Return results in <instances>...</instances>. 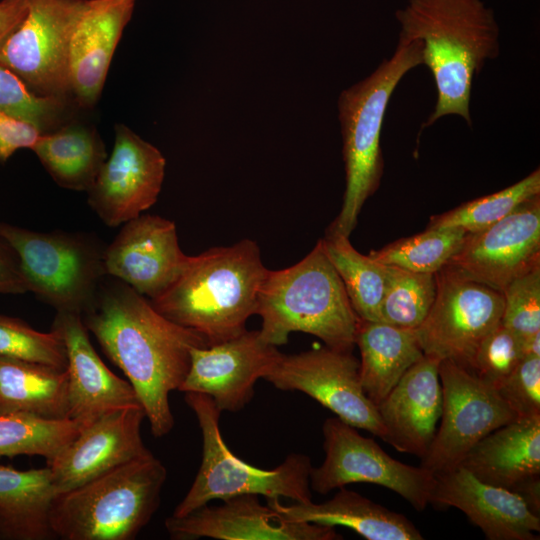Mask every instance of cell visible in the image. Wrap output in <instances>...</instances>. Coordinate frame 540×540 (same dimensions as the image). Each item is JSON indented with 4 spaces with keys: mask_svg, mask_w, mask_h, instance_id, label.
Returning <instances> with one entry per match:
<instances>
[{
    "mask_svg": "<svg viewBox=\"0 0 540 540\" xmlns=\"http://www.w3.org/2000/svg\"><path fill=\"white\" fill-rule=\"evenodd\" d=\"M82 321L105 355L135 390L155 437L174 426L169 394L184 381L194 347H207L198 332L160 314L128 284L106 275Z\"/></svg>",
    "mask_w": 540,
    "mask_h": 540,
    "instance_id": "6da1fadb",
    "label": "cell"
},
{
    "mask_svg": "<svg viewBox=\"0 0 540 540\" xmlns=\"http://www.w3.org/2000/svg\"><path fill=\"white\" fill-rule=\"evenodd\" d=\"M399 39L422 44V64L437 89L435 108L423 127L446 115L472 124L470 98L474 77L499 54V27L482 0H408L396 11Z\"/></svg>",
    "mask_w": 540,
    "mask_h": 540,
    "instance_id": "7a4b0ae2",
    "label": "cell"
},
{
    "mask_svg": "<svg viewBox=\"0 0 540 540\" xmlns=\"http://www.w3.org/2000/svg\"><path fill=\"white\" fill-rule=\"evenodd\" d=\"M267 270L257 243L245 238L188 256L176 279L149 301L164 317L198 332L210 346L247 330Z\"/></svg>",
    "mask_w": 540,
    "mask_h": 540,
    "instance_id": "3957f363",
    "label": "cell"
},
{
    "mask_svg": "<svg viewBox=\"0 0 540 540\" xmlns=\"http://www.w3.org/2000/svg\"><path fill=\"white\" fill-rule=\"evenodd\" d=\"M256 314L262 319L260 337L275 347L286 344L291 332L314 335L339 351L355 346L359 317L321 240L295 265L267 270Z\"/></svg>",
    "mask_w": 540,
    "mask_h": 540,
    "instance_id": "277c9868",
    "label": "cell"
},
{
    "mask_svg": "<svg viewBox=\"0 0 540 540\" xmlns=\"http://www.w3.org/2000/svg\"><path fill=\"white\" fill-rule=\"evenodd\" d=\"M422 64V44L399 39L394 54L338 99L346 187L338 216L326 234L349 237L365 201L378 189L384 162L380 146L389 100L404 75Z\"/></svg>",
    "mask_w": 540,
    "mask_h": 540,
    "instance_id": "5b68a950",
    "label": "cell"
},
{
    "mask_svg": "<svg viewBox=\"0 0 540 540\" xmlns=\"http://www.w3.org/2000/svg\"><path fill=\"white\" fill-rule=\"evenodd\" d=\"M167 470L152 453L57 493L49 522L64 540H132L160 503Z\"/></svg>",
    "mask_w": 540,
    "mask_h": 540,
    "instance_id": "8992f818",
    "label": "cell"
},
{
    "mask_svg": "<svg viewBox=\"0 0 540 540\" xmlns=\"http://www.w3.org/2000/svg\"><path fill=\"white\" fill-rule=\"evenodd\" d=\"M185 402L194 412L202 433V461L197 475L172 516L182 517L215 499L242 494L288 498L294 502L312 501L311 459L292 453L274 469L266 470L244 462L228 448L221 435V411L202 393L186 392Z\"/></svg>",
    "mask_w": 540,
    "mask_h": 540,
    "instance_id": "52a82bcc",
    "label": "cell"
},
{
    "mask_svg": "<svg viewBox=\"0 0 540 540\" xmlns=\"http://www.w3.org/2000/svg\"><path fill=\"white\" fill-rule=\"evenodd\" d=\"M16 252L29 291L56 312L82 314L106 276V245L84 232H38L0 223Z\"/></svg>",
    "mask_w": 540,
    "mask_h": 540,
    "instance_id": "ba28073f",
    "label": "cell"
},
{
    "mask_svg": "<svg viewBox=\"0 0 540 540\" xmlns=\"http://www.w3.org/2000/svg\"><path fill=\"white\" fill-rule=\"evenodd\" d=\"M322 432L325 458L311 469V490L327 494L351 483H372L397 493L417 511L430 504L436 483L433 473L392 458L336 416L324 421Z\"/></svg>",
    "mask_w": 540,
    "mask_h": 540,
    "instance_id": "9c48e42d",
    "label": "cell"
},
{
    "mask_svg": "<svg viewBox=\"0 0 540 540\" xmlns=\"http://www.w3.org/2000/svg\"><path fill=\"white\" fill-rule=\"evenodd\" d=\"M86 1L27 0L25 17L0 45V65L36 94L71 98L70 39Z\"/></svg>",
    "mask_w": 540,
    "mask_h": 540,
    "instance_id": "30bf717a",
    "label": "cell"
},
{
    "mask_svg": "<svg viewBox=\"0 0 540 540\" xmlns=\"http://www.w3.org/2000/svg\"><path fill=\"white\" fill-rule=\"evenodd\" d=\"M436 295L415 329L425 355L450 360L472 371L482 340L501 322L503 294L444 266L435 273Z\"/></svg>",
    "mask_w": 540,
    "mask_h": 540,
    "instance_id": "8fae6325",
    "label": "cell"
},
{
    "mask_svg": "<svg viewBox=\"0 0 540 540\" xmlns=\"http://www.w3.org/2000/svg\"><path fill=\"white\" fill-rule=\"evenodd\" d=\"M439 377L440 426L420 463L435 476L459 466L477 442L517 418L494 387L462 366L441 360Z\"/></svg>",
    "mask_w": 540,
    "mask_h": 540,
    "instance_id": "7c38bea8",
    "label": "cell"
},
{
    "mask_svg": "<svg viewBox=\"0 0 540 540\" xmlns=\"http://www.w3.org/2000/svg\"><path fill=\"white\" fill-rule=\"evenodd\" d=\"M263 378L277 389L307 394L344 422L383 440L385 430L377 407L362 389L359 360L352 352L326 346L281 353Z\"/></svg>",
    "mask_w": 540,
    "mask_h": 540,
    "instance_id": "4fadbf2b",
    "label": "cell"
},
{
    "mask_svg": "<svg viewBox=\"0 0 540 540\" xmlns=\"http://www.w3.org/2000/svg\"><path fill=\"white\" fill-rule=\"evenodd\" d=\"M445 266L500 292L540 268V195L490 227L468 233Z\"/></svg>",
    "mask_w": 540,
    "mask_h": 540,
    "instance_id": "5bb4252c",
    "label": "cell"
},
{
    "mask_svg": "<svg viewBox=\"0 0 540 540\" xmlns=\"http://www.w3.org/2000/svg\"><path fill=\"white\" fill-rule=\"evenodd\" d=\"M166 160L123 124L115 125L112 152L88 189V204L108 226L139 216L158 199Z\"/></svg>",
    "mask_w": 540,
    "mask_h": 540,
    "instance_id": "9a60e30c",
    "label": "cell"
},
{
    "mask_svg": "<svg viewBox=\"0 0 540 540\" xmlns=\"http://www.w3.org/2000/svg\"><path fill=\"white\" fill-rule=\"evenodd\" d=\"M144 418V409L135 404L107 412L82 428L47 462L56 494L150 454L141 437Z\"/></svg>",
    "mask_w": 540,
    "mask_h": 540,
    "instance_id": "2e32d148",
    "label": "cell"
},
{
    "mask_svg": "<svg viewBox=\"0 0 540 540\" xmlns=\"http://www.w3.org/2000/svg\"><path fill=\"white\" fill-rule=\"evenodd\" d=\"M280 354L277 347L262 340L259 330L194 347L188 373L178 390L205 394L221 412H237L252 399L255 383Z\"/></svg>",
    "mask_w": 540,
    "mask_h": 540,
    "instance_id": "e0dca14e",
    "label": "cell"
},
{
    "mask_svg": "<svg viewBox=\"0 0 540 540\" xmlns=\"http://www.w3.org/2000/svg\"><path fill=\"white\" fill-rule=\"evenodd\" d=\"M223 504H208L182 516H170L165 527L172 539L209 537L220 540H338L335 527L288 521L259 496L242 494L226 498Z\"/></svg>",
    "mask_w": 540,
    "mask_h": 540,
    "instance_id": "ac0fdd59",
    "label": "cell"
},
{
    "mask_svg": "<svg viewBox=\"0 0 540 540\" xmlns=\"http://www.w3.org/2000/svg\"><path fill=\"white\" fill-rule=\"evenodd\" d=\"M178 243L173 221L142 215L124 226L105 247L106 275L128 284L149 300L176 279L187 261Z\"/></svg>",
    "mask_w": 540,
    "mask_h": 540,
    "instance_id": "d6986e66",
    "label": "cell"
},
{
    "mask_svg": "<svg viewBox=\"0 0 540 540\" xmlns=\"http://www.w3.org/2000/svg\"><path fill=\"white\" fill-rule=\"evenodd\" d=\"M52 329L66 349L69 419L82 429L107 412L140 404L130 382L116 376L98 356L80 314L57 312Z\"/></svg>",
    "mask_w": 540,
    "mask_h": 540,
    "instance_id": "ffe728a7",
    "label": "cell"
},
{
    "mask_svg": "<svg viewBox=\"0 0 540 540\" xmlns=\"http://www.w3.org/2000/svg\"><path fill=\"white\" fill-rule=\"evenodd\" d=\"M430 504L454 507L488 540H536L540 517L515 492L479 480L457 466L436 476Z\"/></svg>",
    "mask_w": 540,
    "mask_h": 540,
    "instance_id": "44dd1931",
    "label": "cell"
},
{
    "mask_svg": "<svg viewBox=\"0 0 540 540\" xmlns=\"http://www.w3.org/2000/svg\"><path fill=\"white\" fill-rule=\"evenodd\" d=\"M440 359L423 355L377 405L383 440L420 459L427 453L442 412Z\"/></svg>",
    "mask_w": 540,
    "mask_h": 540,
    "instance_id": "7402d4cb",
    "label": "cell"
},
{
    "mask_svg": "<svg viewBox=\"0 0 540 540\" xmlns=\"http://www.w3.org/2000/svg\"><path fill=\"white\" fill-rule=\"evenodd\" d=\"M136 0H87L69 47L70 95L91 108L101 96L109 67Z\"/></svg>",
    "mask_w": 540,
    "mask_h": 540,
    "instance_id": "603a6c76",
    "label": "cell"
},
{
    "mask_svg": "<svg viewBox=\"0 0 540 540\" xmlns=\"http://www.w3.org/2000/svg\"><path fill=\"white\" fill-rule=\"evenodd\" d=\"M267 504L288 521L308 522L331 527L343 526L367 540H423L418 528L403 514L346 489L322 503L294 502L284 505L278 498Z\"/></svg>",
    "mask_w": 540,
    "mask_h": 540,
    "instance_id": "cb8c5ba5",
    "label": "cell"
},
{
    "mask_svg": "<svg viewBox=\"0 0 540 540\" xmlns=\"http://www.w3.org/2000/svg\"><path fill=\"white\" fill-rule=\"evenodd\" d=\"M479 480L512 490L540 475V415L518 417L477 442L460 465Z\"/></svg>",
    "mask_w": 540,
    "mask_h": 540,
    "instance_id": "d4e9b609",
    "label": "cell"
},
{
    "mask_svg": "<svg viewBox=\"0 0 540 540\" xmlns=\"http://www.w3.org/2000/svg\"><path fill=\"white\" fill-rule=\"evenodd\" d=\"M355 345L362 389L376 407L424 355L415 330L360 318Z\"/></svg>",
    "mask_w": 540,
    "mask_h": 540,
    "instance_id": "484cf974",
    "label": "cell"
},
{
    "mask_svg": "<svg viewBox=\"0 0 540 540\" xmlns=\"http://www.w3.org/2000/svg\"><path fill=\"white\" fill-rule=\"evenodd\" d=\"M55 495L48 466L30 470L0 466V536L15 540L55 538L49 522Z\"/></svg>",
    "mask_w": 540,
    "mask_h": 540,
    "instance_id": "4316f807",
    "label": "cell"
},
{
    "mask_svg": "<svg viewBox=\"0 0 540 540\" xmlns=\"http://www.w3.org/2000/svg\"><path fill=\"white\" fill-rule=\"evenodd\" d=\"M68 411L66 369L0 357V415L25 413L69 419Z\"/></svg>",
    "mask_w": 540,
    "mask_h": 540,
    "instance_id": "83f0119b",
    "label": "cell"
},
{
    "mask_svg": "<svg viewBox=\"0 0 540 540\" xmlns=\"http://www.w3.org/2000/svg\"><path fill=\"white\" fill-rule=\"evenodd\" d=\"M31 150L59 186L76 191H88L107 159L97 131L73 120L41 134Z\"/></svg>",
    "mask_w": 540,
    "mask_h": 540,
    "instance_id": "f1b7e54d",
    "label": "cell"
},
{
    "mask_svg": "<svg viewBox=\"0 0 540 540\" xmlns=\"http://www.w3.org/2000/svg\"><path fill=\"white\" fill-rule=\"evenodd\" d=\"M320 240L357 316L362 320L379 321L388 266L358 252L349 237L326 234Z\"/></svg>",
    "mask_w": 540,
    "mask_h": 540,
    "instance_id": "f546056e",
    "label": "cell"
},
{
    "mask_svg": "<svg viewBox=\"0 0 540 540\" xmlns=\"http://www.w3.org/2000/svg\"><path fill=\"white\" fill-rule=\"evenodd\" d=\"M80 430L71 419H44L25 413L0 415V458L38 455L48 462Z\"/></svg>",
    "mask_w": 540,
    "mask_h": 540,
    "instance_id": "4dcf8cb0",
    "label": "cell"
},
{
    "mask_svg": "<svg viewBox=\"0 0 540 540\" xmlns=\"http://www.w3.org/2000/svg\"><path fill=\"white\" fill-rule=\"evenodd\" d=\"M540 195L537 168L522 180L490 195L465 202L442 214L430 217L427 228H461L474 233L508 216L522 203Z\"/></svg>",
    "mask_w": 540,
    "mask_h": 540,
    "instance_id": "1f68e13d",
    "label": "cell"
},
{
    "mask_svg": "<svg viewBox=\"0 0 540 540\" xmlns=\"http://www.w3.org/2000/svg\"><path fill=\"white\" fill-rule=\"evenodd\" d=\"M467 234L461 228H426L419 234L372 250L368 255L385 265L435 274L456 253Z\"/></svg>",
    "mask_w": 540,
    "mask_h": 540,
    "instance_id": "d6a6232c",
    "label": "cell"
},
{
    "mask_svg": "<svg viewBox=\"0 0 540 540\" xmlns=\"http://www.w3.org/2000/svg\"><path fill=\"white\" fill-rule=\"evenodd\" d=\"M387 266V285L380 307L379 321L415 330L424 321L434 302L435 274Z\"/></svg>",
    "mask_w": 540,
    "mask_h": 540,
    "instance_id": "836d02e7",
    "label": "cell"
},
{
    "mask_svg": "<svg viewBox=\"0 0 540 540\" xmlns=\"http://www.w3.org/2000/svg\"><path fill=\"white\" fill-rule=\"evenodd\" d=\"M76 106L68 97L32 92L17 75L0 65V112L34 125L43 134L72 120Z\"/></svg>",
    "mask_w": 540,
    "mask_h": 540,
    "instance_id": "e575fe53",
    "label": "cell"
},
{
    "mask_svg": "<svg viewBox=\"0 0 540 540\" xmlns=\"http://www.w3.org/2000/svg\"><path fill=\"white\" fill-rule=\"evenodd\" d=\"M0 357L67 368L65 345L56 330L40 332L4 315H0Z\"/></svg>",
    "mask_w": 540,
    "mask_h": 540,
    "instance_id": "d590c367",
    "label": "cell"
},
{
    "mask_svg": "<svg viewBox=\"0 0 540 540\" xmlns=\"http://www.w3.org/2000/svg\"><path fill=\"white\" fill-rule=\"evenodd\" d=\"M523 358L522 339L500 322L480 343L471 372L497 389Z\"/></svg>",
    "mask_w": 540,
    "mask_h": 540,
    "instance_id": "8d00e7d4",
    "label": "cell"
},
{
    "mask_svg": "<svg viewBox=\"0 0 540 540\" xmlns=\"http://www.w3.org/2000/svg\"><path fill=\"white\" fill-rule=\"evenodd\" d=\"M501 323L521 339L540 332V268L513 280L502 292Z\"/></svg>",
    "mask_w": 540,
    "mask_h": 540,
    "instance_id": "74e56055",
    "label": "cell"
},
{
    "mask_svg": "<svg viewBox=\"0 0 540 540\" xmlns=\"http://www.w3.org/2000/svg\"><path fill=\"white\" fill-rule=\"evenodd\" d=\"M518 417L540 415V357H525L496 389Z\"/></svg>",
    "mask_w": 540,
    "mask_h": 540,
    "instance_id": "f35d334b",
    "label": "cell"
},
{
    "mask_svg": "<svg viewBox=\"0 0 540 540\" xmlns=\"http://www.w3.org/2000/svg\"><path fill=\"white\" fill-rule=\"evenodd\" d=\"M41 134L34 125L0 112V161L18 149H32Z\"/></svg>",
    "mask_w": 540,
    "mask_h": 540,
    "instance_id": "ab89813d",
    "label": "cell"
},
{
    "mask_svg": "<svg viewBox=\"0 0 540 540\" xmlns=\"http://www.w3.org/2000/svg\"><path fill=\"white\" fill-rule=\"evenodd\" d=\"M29 291L19 258L13 248L0 237V293Z\"/></svg>",
    "mask_w": 540,
    "mask_h": 540,
    "instance_id": "60d3db41",
    "label": "cell"
},
{
    "mask_svg": "<svg viewBox=\"0 0 540 540\" xmlns=\"http://www.w3.org/2000/svg\"><path fill=\"white\" fill-rule=\"evenodd\" d=\"M27 12V0H0V45Z\"/></svg>",
    "mask_w": 540,
    "mask_h": 540,
    "instance_id": "b9f144b4",
    "label": "cell"
},
{
    "mask_svg": "<svg viewBox=\"0 0 540 540\" xmlns=\"http://www.w3.org/2000/svg\"><path fill=\"white\" fill-rule=\"evenodd\" d=\"M511 491L517 493L526 503L528 508L536 515L540 514V475L529 478Z\"/></svg>",
    "mask_w": 540,
    "mask_h": 540,
    "instance_id": "7bdbcfd3",
    "label": "cell"
},
{
    "mask_svg": "<svg viewBox=\"0 0 540 540\" xmlns=\"http://www.w3.org/2000/svg\"><path fill=\"white\" fill-rule=\"evenodd\" d=\"M522 351L524 357H540V332L522 339Z\"/></svg>",
    "mask_w": 540,
    "mask_h": 540,
    "instance_id": "ee69618b",
    "label": "cell"
}]
</instances>
